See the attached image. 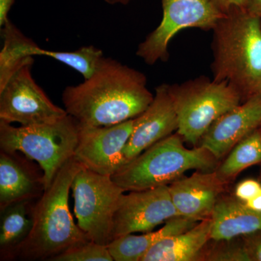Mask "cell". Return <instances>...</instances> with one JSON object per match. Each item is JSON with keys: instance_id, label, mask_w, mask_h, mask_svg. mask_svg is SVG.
Wrapping results in <instances>:
<instances>
[{"instance_id": "cell-3", "label": "cell", "mask_w": 261, "mask_h": 261, "mask_svg": "<svg viewBox=\"0 0 261 261\" xmlns=\"http://www.w3.org/2000/svg\"><path fill=\"white\" fill-rule=\"evenodd\" d=\"M214 31V80L225 82L248 99L261 92V18L233 8Z\"/></svg>"}, {"instance_id": "cell-24", "label": "cell", "mask_w": 261, "mask_h": 261, "mask_svg": "<svg viewBox=\"0 0 261 261\" xmlns=\"http://www.w3.org/2000/svg\"><path fill=\"white\" fill-rule=\"evenodd\" d=\"M49 261H113L107 246L92 241L71 247Z\"/></svg>"}, {"instance_id": "cell-16", "label": "cell", "mask_w": 261, "mask_h": 261, "mask_svg": "<svg viewBox=\"0 0 261 261\" xmlns=\"http://www.w3.org/2000/svg\"><path fill=\"white\" fill-rule=\"evenodd\" d=\"M211 219L212 240H230L261 230V212L249 208L234 196L223 194Z\"/></svg>"}, {"instance_id": "cell-22", "label": "cell", "mask_w": 261, "mask_h": 261, "mask_svg": "<svg viewBox=\"0 0 261 261\" xmlns=\"http://www.w3.org/2000/svg\"><path fill=\"white\" fill-rule=\"evenodd\" d=\"M42 56L49 57L80 73L84 80L94 74L105 58L102 49L95 46H83L74 51L44 49Z\"/></svg>"}, {"instance_id": "cell-9", "label": "cell", "mask_w": 261, "mask_h": 261, "mask_svg": "<svg viewBox=\"0 0 261 261\" xmlns=\"http://www.w3.org/2000/svg\"><path fill=\"white\" fill-rule=\"evenodd\" d=\"M33 65L24 66L0 90V121L29 126L47 124L68 115L37 84Z\"/></svg>"}, {"instance_id": "cell-26", "label": "cell", "mask_w": 261, "mask_h": 261, "mask_svg": "<svg viewBox=\"0 0 261 261\" xmlns=\"http://www.w3.org/2000/svg\"><path fill=\"white\" fill-rule=\"evenodd\" d=\"M250 261H261V230L243 236Z\"/></svg>"}, {"instance_id": "cell-31", "label": "cell", "mask_w": 261, "mask_h": 261, "mask_svg": "<svg viewBox=\"0 0 261 261\" xmlns=\"http://www.w3.org/2000/svg\"><path fill=\"white\" fill-rule=\"evenodd\" d=\"M106 3L111 5H126L130 3L132 0H104Z\"/></svg>"}, {"instance_id": "cell-4", "label": "cell", "mask_w": 261, "mask_h": 261, "mask_svg": "<svg viewBox=\"0 0 261 261\" xmlns=\"http://www.w3.org/2000/svg\"><path fill=\"white\" fill-rule=\"evenodd\" d=\"M178 133L156 142L127 162L113 176L125 192L168 186L190 170L216 171L219 160L207 149H188Z\"/></svg>"}, {"instance_id": "cell-1", "label": "cell", "mask_w": 261, "mask_h": 261, "mask_svg": "<svg viewBox=\"0 0 261 261\" xmlns=\"http://www.w3.org/2000/svg\"><path fill=\"white\" fill-rule=\"evenodd\" d=\"M154 94L140 70L103 58L92 76L62 93L64 109L82 124L110 126L134 119L147 109Z\"/></svg>"}, {"instance_id": "cell-2", "label": "cell", "mask_w": 261, "mask_h": 261, "mask_svg": "<svg viewBox=\"0 0 261 261\" xmlns=\"http://www.w3.org/2000/svg\"><path fill=\"white\" fill-rule=\"evenodd\" d=\"M83 168L73 157L57 173L36 201L32 231L13 260L49 261L71 247L90 241L73 221L68 205L72 183Z\"/></svg>"}, {"instance_id": "cell-18", "label": "cell", "mask_w": 261, "mask_h": 261, "mask_svg": "<svg viewBox=\"0 0 261 261\" xmlns=\"http://www.w3.org/2000/svg\"><path fill=\"white\" fill-rule=\"evenodd\" d=\"M197 223L183 216H175L158 231L119 237L113 240L107 247L114 261H142L149 249L161 240L187 231Z\"/></svg>"}, {"instance_id": "cell-11", "label": "cell", "mask_w": 261, "mask_h": 261, "mask_svg": "<svg viewBox=\"0 0 261 261\" xmlns=\"http://www.w3.org/2000/svg\"><path fill=\"white\" fill-rule=\"evenodd\" d=\"M168 186L122 195L113 219L112 240L137 232L153 231L159 225L178 216Z\"/></svg>"}, {"instance_id": "cell-30", "label": "cell", "mask_w": 261, "mask_h": 261, "mask_svg": "<svg viewBox=\"0 0 261 261\" xmlns=\"http://www.w3.org/2000/svg\"><path fill=\"white\" fill-rule=\"evenodd\" d=\"M245 205L252 210L261 212V190L251 200L245 202Z\"/></svg>"}, {"instance_id": "cell-21", "label": "cell", "mask_w": 261, "mask_h": 261, "mask_svg": "<svg viewBox=\"0 0 261 261\" xmlns=\"http://www.w3.org/2000/svg\"><path fill=\"white\" fill-rule=\"evenodd\" d=\"M261 163V134L257 129L238 142L216 172L228 184L247 168Z\"/></svg>"}, {"instance_id": "cell-7", "label": "cell", "mask_w": 261, "mask_h": 261, "mask_svg": "<svg viewBox=\"0 0 261 261\" xmlns=\"http://www.w3.org/2000/svg\"><path fill=\"white\" fill-rule=\"evenodd\" d=\"M77 224L91 241L107 246L112 241L113 219L124 190L106 176L83 168L72 183Z\"/></svg>"}, {"instance_id": "cell-6", "label": "cell", "mask_w": 261, "mask_h": 261, "mask_svg": "<svg viewBox=\"0 0 261 261\" xmlns=\"http://www.w3.org/2000/svg\"><path fill=\"white\" fill-rule=\"evenodd\" d=\"M169 91L177 115L176 133L193 147L215 121L243 101L232 86L204 76L169 85Z\"/></svg>"}, {"instance_id": "cell-5", "label": "cell", "mask_w": 261, "mask_h": 261, "mask_svg": "<svg viewBox=\"0 0 261 261\" xmlns=\"http://www.w3.org/2000/svg\"><path fill=\"white\" fill-rule=\"evenodd\" d=\"M79 122L67 115L54 123L16 127L0 121V148L19 152L35 161L44 172L45 190L72 158L78 143Z\"/></svg>"}, {"instance_id": "cell-28", "label": "cell", "mask_w": 261, "mask_h": 261, "mask_svg": "<svg viewBox=\"0 0 261 261\" xmlns=\"http://www.w3.org/2000/svg\"><path fill=\"white\" fill-rule=\"evenodd\" d=\"M15 0H0V28L10 20L8 15Z\"/></svg>"}, {"instance_id": "cell-25", "label": "cell", "mask_w": 261, "mask_h": 261, "mask_svg": "<svg viewBox=\"0 0 261 261\" xmlns=\"http://www.w3.org/2000/svg\"><path fill=\"white\" fill-rule=\"evenodd\" d=\"M261 190V184L255 179H246L240 182L234 190V197L245 202L251 200Z\"/></svg>"}, {"instance_id": "cell-13", "label": "cell", "mask_w": 261, "mask_h": 261, "mask_svg": "<svg viewBox=\"0 0 261 261\" xmlns=\"http://www.w3.org/2000/svg\"><path fill=\"white\" fill-rule=\"evenodd\" d=\"M261 123V92L228 111L206 132L198 146L221 160Z\"/></svg>"}, {"instance_id": "cell-20", "label": "cell", "mask_w": 261, "mask_h": 261, "mask_svg": "<svg viewBox=\"0 0 261 261\" xmlns=\"http://www.w3.org/2000/svg\"><path fill=\"white\" fill-rule=\"evenodd\" d=\"M37 200L15 202L0 211L2 260H13L15 252L28 238L33 227L34 207Z\"/></svg>"}, {"instance_id": "cell-17", "label": "cell", "mask_w": 261, "mask_h": 261, "mask_svg": "<svg viewBox=\"0 0 261 261\" xmlns=\"http://www.w3.org/2000/svg\"><path fill=\"white\" fill-rule=\"evenodd\" d=\"M211 227L210 218L187 231L163 239L149 249L142 261H200L211 240Z\"/></svg>"}, {"instance_id": "cell-19", "label": "cell", "mask_w": 261, "mask_h": 261, "mask_svg": "<svg viewBox=\"0 0 261 261\" xmlns=\"http://www.w3.org/2000/svg\"><path fill=\"white\" fill-rule=\"evenodd\" d=\"M0 90L24 66L33 65L34 57L42 56L43 48L27 37L10 20L1 27Z\"/></svg>"}, {"instance_id": "cell-27", "label": "cell", "mask_w": 261, "mask_h": 261, "mask_svg": "<svg viewBox=\"0 0 261 261\" xmlns=\"http://www.w3.org/2000/svg\"><path fill=\"white\" fill-rule=\"evenodd\" d=\"M213 2L224 14H226L233 8H245L247 0H213Z\"/></svg>"}, {"instance_id": "cell-8", "label": "cell", "mask_w": 261, "mask_h": 261, "mask_svg": "<svg viewBox=\"0 0 261 261\" xmlns=\"http://www.w3.org/2000/svg\"><path fill=\"white\" fill-rule=\"evenodd\" d=\"M161 23L139 44L136 55L147 65L168 58V44L183 29L213 30L224 16L213 0H161Z\"/></svg>"}, {"instance_id": "cell-29", "label": "cell", "mask_w": 261, "mask_h": 261, "mask_svg": "<svg viewBox=\"0 0 261 261\" xmlns=\"http://www.w3.org/2000/svg\"><path fill=\"white\" fill-rule=\"evenodd\" d=\"M245 9L250 14L261 18V0H247Z\"/></svg>"}, {"instance_id": "cell-12", "label": "cell", "mask_w": 261, "mask_h": 261, "mask_svg": "<svg viewBox=\"0 0 261 261\" xmlns=\"http://www.w3.org/2000/svg\"><path fill=\"white\" fill-rule=\"evenodd\" d=\"M177 129V115L169 84H161L155 89L147 109L135 118L132 135L123 149L127 162Z\"/></svg>"}, {"instance_id": "cell-14", "label": "cell", "mask_w": 261, "mask_h": 261, "mask_svg": "<svg viewBox=\"0 0 261 261\" xmlns=\"http://www.w3.org/2000/svg\"><path fill=\"white\" fill-rule=\"evenodd\" d=\"M226 185L216 171H196L173 181L168 190L178 214L200 222L210 219Z\"/></svg>"}, {"instance_id": "cell-10", "label": "cell", "mask_w": 261, "mask_h": 261, "mask_svg": "<svg viewBox=\"0 0 261 261\" xmlns=\"http://www.w3.org/2000/svg\"><path fill=\"white\" fill-rule=\"evenodd\" d=\"M135 121L134 118L110 126L79 123L75 159L90 171L113 176L127 163L123 149L132 135Z\"/></svg>"}, {"instance_id": "cell-23", "label": "cell", "mask_w": 261, "mask_h": 261, "mask_svg": "<svg viewBox=\"0 0 261 261\" xmlns=\"http://www.w3.org/2000/svg\"><path fill=\"white\" fill-rule=\"evenodd\" d=\"M200 261H250L243 237L230 240H210Z\"/></svg>"}, {"instance_id": "cell-15", "label": "cell", "mask_w": 261, "mask_h": 261, "mask_svg": "<svg viewBox=\"0 0 261 261\" xmlns=\"http://www.w3.org/2000/svg\"><path fill=\"white\" fill-rule=\"evenodd\" d=\"M20 154L0 152V211L15 202L37 200L45 190L42 168Z\"/></svg>"}]
</instances>
